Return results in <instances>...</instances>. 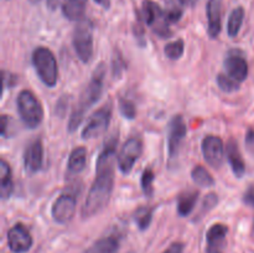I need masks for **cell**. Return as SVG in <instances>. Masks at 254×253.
Returning <instances> with one entry per match:
<instances>
[{
    "label": "cell",
    "instance_id": "obj_38",
    "mask_svg": "<svg viewBox=\"0 0 254 253\" xmlns=\"http://www.w3.org/2000/svg\"><path fill=\"white\" fill-rule=\"evenodd\" d=\"M59 1H60V0H46L47 7H49L50 10H52V11H54V10H56L57 6H59Z\"/></svg>",
    "mask_w": 254,
    "mask_h": 253
},
{
    "label": "cell",
    "instance_id": "obj_3",
    "mask_svg": "<svg viewBox=\"0 0 254 253\" xmlns=\"http://www.w3.org/2000/svg\"><path fill=\"white\" fill-rule=\"evenodd\" d=\"M32 66L42 83L47 87H55L59 81V67L55 55L47 47H37L32 52Z\"/></svg>",
    "mask_w": 254,
    "mask_h": 253
},
{
    "label": "cell",
    "instance_id": "obj_11",
    "mask_svg": "<svg viewBox=\"0 0 254 253\" xmlns=\"http://www.w3.org/2000/svg\"><path fill=\"white\" fill-rule=\"evenodd\" d=\"M7 246L12 253H26L32 247V236L22 223H16L7 231Z\"/></svg>",
    "mask_w": 254,
    "mask_h": 253
},
{
    "label": "cell",
    "instance_id": "obj_18",
    "mask_svg": "<svg viewBox=\"0 0 254 253\" xmlns=\"http://www.w3.org/2000/svg\"><path fill=\"white\" fill-rule=\"evenodd\" d=\"M87 164V149L84 146H77L69 154L67 161V171L69 175H77L82 173Z\"/></svg>",
    "mask_w": 254,
    "mask_h": 253
},
{
    "label": "cell",
    "instance_id": "obj_35",
    "mask_svg": "<svg viewBox=\"0 0 254 253\" xmlns=\"http://www.w3.org/2000/svg\"><path fill=\"white\" fill-rule=\"evenodd\" d=\"M184 245L181 242H174L164 253H183Z\"/></svg>",
    "mask_w": 254,
    "mask_h": 253
},
{
    "label": "cell",
    "instance_id": "obj_13",
    "mask_svg": "<svg viewBox=\"0 0 254 253\" xmlns=\"http://www.w3.org/2000/svg\"><path fill=\"white\" fill-rule=\"evenodd\" d=\"M44 163V145L41 139H34L24 153L25 170L29 174H36L41 170Z\"/></svg>",
    "mask_w": 254,
    "mask_h": 253
},
{
    "label": "cell",
    "instance_id": "obj_4",
    "mask_svg": "<svg viewBox=\"0 0 254 253\" xmlns=\"http://www.w3.org/2000/svg\"><path fill=\"white\" fill-rule=\"evenodd\" d=\"M17 112L22 123L30 129H35L44 121V108L31 91L24 89L16 98Z\"/></svg>",
    "mask_w": 254,
    "mask_h": 253
},
{
    "label": "cell",
    "instance_id": "obj_28",
    "mask_svg": "<svg viewBox=\"0 0 254 253\" xmlns=\"http://www.w3.org/2000/svg\"><path fill=\"white\" fill-rule=\"evenodd\" d=\"M119 112H121L122 116L126 119H134L136 116V107L130 99L127 98H119Z\"/></svg>",
    "mask_w": 254,
    "mask_h": 253
},
{
    "label": "cell",
    "instance_id": "obj_20",
    "mask_svg": "<svg viewBox=\"0 0 254 253\" xmlns=\"http://www.w3.org/2000/svg\"><path fill=\"white\" fill-rule=\"evenodd\" d=\"M87 0H64L62 12L71 21H81L86 11Z\"/></svg>",
    "mask_w": 254,
    "mask_h": 253
},
{
    "label": "cell",
    "instance_id": "obj_15",
    "mask_svg": "<svg viewBox=\"0 0 254 253\" xmlns=\"http://www.w3.org/2000/svg\"><path fill=\"white\" fill-rule=\"evenodd\" d=\"M225 71L226 74L231 77L233 81L241 83L248 76V63L245 57L231 55L225 60Z\"/></svg>",
    "mask_w": 254,
    "mask_h": 253
},
{
    "label": "cell",
    "instance_id": "obj_26",
    "mask_svg": "<svg viewBox=\"0 0 254 253\" xmlns=\"http://www.w3.org/2000/svg\"><path fill=\"white\" fill-rule=\"evenodd\" d=\"M154 179H155V174H154L153 169L146 168L145 170L143 171V174H141V189H143V192L145 193L146 197H151V195H153Z\"/></svg>",
    "mask_w": 254,
    "mask_h": 253
},
{
    "label": "cell",
    "instance_id": "obj_5",
    "mask_svg": "<svg viewBox=\"0 0 254 253\" xmlns=\"http://www.w3.org/2000/svg\"><path fill=\"white\" fill-rule=\"evenodd\" d=\"M74 51L83 63H88L93 56V25L88 19H82L73 31Z\"/></svg>",
    "mask_w": 254,
    "mask_h": 253
},
{
    "label": "cell",
    "instance_id": "obj_1",
    "mask_svg": "<svg viewBox=\"0 0 254 253\" xmlns=\"http://www.w3.org/2000/svg\"><path fill=\"white\" fill-rule=\"evenodd\" d=\"M118 135L114 134L104 144L97 159L96 178L88 191L82 207V217H93L101 212L111 200L114 185V158H116Z\"/></svg>",
    "mask_w": 254,
    "mask_h": 253
},
{
    "label": "cell",
    "instance_id": "obj_21",
    "mask_svg": "<svg viewBox=\"0 0 254 253\" xmlns=\"http://www.w3.org/2000/svg\"><path fill=\"white\" fill-rule=\"evenodd\" d=\"M198 200V192L196 190H186L179 195L178 213L181 217H186L192 212Z\"/></svg>",
    "mask_w": 254,
    "mask_h": 253
},
{
    "label": "cell",
    "instance_id": "obj_6",
    "mask_svg": "<svg viewBox=\"0 0 254 253\" xmlns=\"http://www.w3.org/2000/svg\"><path fill=\"white\" fill-rule=\"evenodd\" d=\"M112 119V104L106 103L102 108L94 112L89 117L88 122L86 123L84 128L82 129V138L93 139L102 135L108 129L109 123Z\"/></svg>",
    "mask_w": 254,
    "mask_h": 253
},
{
    "label": "cell",
    "instance_id": "obj_14",
    "mask_svg": "<svg viewBox=\"0 0 254 253\" xmlns=\"http://www.w3.org/2000/svg\"><path fill=\"white\" fill-rule=\"evenodd\" d=\"M208 22V35L212 39L220 35L221 25H222V0H208L206 5Z\"/></svg>",
    "mask_w": 254,
    "mask_h": 253
},
{
    "label": "cell",
    "instance_id": "obj_19",
    "mask_svg": "<svg viewBox=\"0 0 254 253\" xmlns=\"http://www.w3.org/2000/svg\"><path fill=\"white\" fill-rule=\"evenodd\" d=\"M119 245H121V241H119L118 236L109 235L96 241L86 251V253H116L118 251Z\"/></svg>",
    "mask_w": 254,
    "mask_h": 253
},
{
    "label": "cell",
    "instance_id": "obj_2",
    "mask_svg": "<svg viewBox=\"0 0 254 253\" xmlns=\"http://www.w3.org/2000/svg\"><path fill=\"white\" fill-rule=\"evenodd\" d=\"M106 74V64L99 63L98 66L96 67V69L93 71V73H92L89 83L87 84V87L83 89V92H82L78 103L76 104V107H74L73 111H72L71 117H69L68 121V131L73 133V131H76L77 129H78V126H81V123L83 122L88 109L91 108L93 104H96L97 102H98V99L101 98L102 92H103Z\"/></svg>",
    "mask_w": 254,
    "mask_h": 253
},
{
    "label": "cell",
    "instance_id": "obj_36",
    "mask_svg": "<svg viewBox=\"0 0 254 253\" xmlns=\"http://www.w3.org/2000/svg\"><path fill=\"white\" fill-rule=\"evenodd\" d=\"M15 82H16V77L12 76V74H10V73H7V72H4V88L14 86Z\"/></svg>",
    "mask_w": 254,
    "mask_h": 253
},
{
    "label": "cell",
    "instance_id": "obj_40",
    "mask_svg": "<svg viewBox=\"0 0 254 253\" xmlns=\"http://www.w3.org/2000/svg\"><path fill=\"white\" fill-rule=\"evenodd\" d=\"M195 1L196 0H181V2L185 5H193L195 4Z\"/></svg>",
    "mask_w": 254,
    "mask_h": 253
},
{
    "label": "cell",
    "instance_id": "obj_9",
    "mask_svg": "<svg viewBox=\"0 0 254 253\" xmlns=\"http://www.w3.org/2000/svg\"><path fill=\"white\" fill-rule=\"evenodd\" d=\"M188 133V126L181 116H175L169 123L168 153L170 159H175L180 153L181 145Z\"/></svg>",
    "mask_w": 254,
    "mask_h": 253
},
{
    "label": "cell",
    "instance_id": "obj_23",
    "mask_svg": "<svg viewBox=\"0 0 254 253\" xmlns=\"http://www.w3.org/2000/svg\"><path fill=\"white\" fill-rule=\"evenodd\" d=\"M243 19H245V9L242 6L236 7L232 10L227 22V34L230 37H236L241 31Z\"/></svg>",
    "mask_w": 254,
    "mask_h": 253
},
{
    "label": "cell",
    "instance_id": "obj_30",
    "mask_svg": "<svg viewBox=\"0 0 254 253\" xmlns=\"http://www.w3.org/2000/svg\"><path fill=\"white\" fill-rule=\"evenodd\" d=\"M218 202V197L216 193H208L206 195L205 200H203L202 203V212H207V211H211Z\"/></svg>",
    "mask_w": 254,
    "mask_h": 253
},
{
    "label": "cell",
    "instance_id": "obj_12",
    "mask_svg": "<svg viewBox=\"0 0 254 253\" xmlns=\"http://www.w3.org/2000/svg\"><path fill=\"white\" fill-rule=\"evenodd\" d=\"M76 196L71 195V193H64V195L59 196L52 205V218L61 225L68 223L76 213Z\"/></svg>",
    "mask_w": 254,
    "mask_h": 253
},
{
    "label": "cell",
    "instance_id": "obj_25",
    "mask_svg": "<svg viewBox=\"0 0 254 253\" xmlns=\"http://www.w3.org/2000/svg\"><path fill=\"white\" fill-rule=\"evenodd\" d=\"M151 220H153V210L148 206L139 207L134 212V221L140 231H145L150 226Z\"/></svg>",
    "mask_w": 254,
    "mask_h": 253
},
{
    "label": "cell",
    "instance_id": "obj_7",
    "mask_svg": "<svg viewBox=\"0 0 254 253\" xmlns=\"http://www.w3.org/2000/svg\"><path fill=\"white\" fill-rule=\"evenodd\" d=\"M143 151V143L139 136H131L122 146L118 155V168L123 174H129L140 158Z\"/></svg>",
    "mask_w": 254,
    "mask_h": 253
},
{
    "label": "cell",
    "instance_id": "obj_22",
    "mask_svg": "<svg viewBox=\"0 0 254 253\" xmlns=\"http://www.w3.org/2000/svg\"><path fill=\"white\" fill-rule=\"evenodd\" d=\"M12 191H14V183H12L11 169L9 164L2 159L0 163V195L5 200L11 196Z\"/></svg>",
    "mask_w": 254,
    "mask_h": 253
},
{
    "label": "cell",
    "instance_id": "obj_10",
    "mask_svg": "<svg viewBox=\"0 0 254 253\" xmlns=\"http://www.w3.org/2000/svg\"><path fill=\"white\" fill-rule=\"evenodd\" d=\"M202 154L208 165L220 169L225 159V145L222 139L217 135H206L202 140Z\"/></svg>",
    "mask_w": 254,
    "mask_h": 253
},
{
    "label": "cell",
    "instance_id": "obj_29",
    "mask_svg": "<svg viewBox=\"0 0 254 253\" xmlns=\"http://www.w3.org/2000/svg\"><path fill=\"white\" fill-rule=\"evenodd\" d=\"M217 84L222 91L225 92H235L240 88V83L233 81L231 77H228L226 73H221L217 76Z\"/></svg>",
    "mask_w": 254,
    "mask_h": 253
},
{
    "label": "cell",
    "instance_id": "obj_41",
    "mask_svg": "<svg viewBox=\"0 0 254 253\" xmlns=\"http://www.w3.org/2000/svg\"><path fill=\"white\" fill-rule=\"evenodd\" d=\"M30 1H31L32 4H37V2H40V1H41V0H30Z\"/></svg>",
    "mask_w": 254,
    "mask_h": 253
},
{
    "label": "cell",
    "instance_id": "obj_31",
    "mask_svg": "<svg viewBox=\"0 0 254 253\" xmlns=\"http://www.w3.org/2000/svg\"><path fill=\"white\" fill-rule=\"evenodd\" d=\"M181 15H183V11L178 7L175 9H170L165 12V19L168 21V24H174V22H178L179 20L181 19Z\"/></svg>",
    "mask_w": 254,
    "mask_h": 253
},
{
    "label": "cell",
    "instance_id": "obj_37",
    "mask_svg": "<svg viewBox=\"0 0 254 253\" xmlns=\"http://www.w3.org/2000/svg\"><path fill=\"white\" fill-rule=\"evenodd\" d=\"M7 122H9V119H7V116H2L1 117V134L2 136H6V128H7Z\"/></svg>",
    "mask_w": 254,
    "mask_h": 253
},
{
    "label": "cell",
    "instance_id": "obj_33",
    "mask_svg": "<svg viewBox=\"0 0 254 253\" xmlns=\"http://www.w3.org/2000/svg\"><path fill=\"white\" fill-rule=\"evenodd\" d=\"M246 148L248 153L254 156V129H250L246 134Z\"/></svg>",
    "mask_w": 254,
    "mask_h": 253
},
{
    "label": "cell",
    "instance_id": "obj_27",
    "mask_svg": "<svg viewBox=\"0 0 254 253\" xmlns=\"http://www.w3.org/2000/svg\"><path fill=\"white\" fill-rule=\"evenodd\" d=\"M184 49H185V44L181 39L176 40V41L170 42L165 46L164 52H165V56L170 60H179L184 54Z\"/></svg>",
    "mask_w": 254,
    "mask_h": 253
},
{
    "label": "cell",
    "instance_id": "obj_8",
    "mask_svg": "<svg viewBox=\"0 0 254 253\" xmlns=\"http://www.w3.org/2000/svg\"><path fill=\"white\" fill-rule=\"evenodd\" d=\"M143 17L146 25L153 27V30L159 36L166 37L170 35V30H169L170 25L166 21L165 12L160 9L156 2L151 0H145L143 2Z\"/></svg>",
    "mask_w": 254,
    "mask_h": 253
},
{
    "label": "cell",
    "instance_id": "obj_16",
    "mask_svg": "<svg viewBox=\"0 0 254 253\" xmlns=\"http://www.w3.org/2000/svg\"><path fill=\"white\" fill-rule=\"evenodd\" d=\"M228 233V227L223 223H215L206 233L207 241V253H221Z\"/></svg>",
    "mask_w": 254,
    "mask_h": 253
},
{
    "label": "cell",
    "instance_id": "obj_39",
    "mask_svg": "<svg viewBox=\"0 0 254 253\" xmlns=\"http://www.w3.org/2000/svg\"><path fill=\"white\" fill-rule=\"evenodd\" d=\"M94 1H96L97 4L102 5L104 9H108L109 5H111V1H109V0H94Z\"/></svg>",
    "mask_w": 254,
    "mask_h": 253
},
{
    "label": "cell",
    "instance_id": "obj_32",
    "mask_svg": "<svg viewBox=\"0 0 254 253\" xmlns=\"http://www.w3.org/2000/svg\"><path fill=\"white\" fill-rule=\"evenodd\" d=\"M126 68V63L123 62V59H122V56L119 55V56H116L113 59V74L116 77L121 76L122 73V69Z\"/></svg>",
    "mask_w": 254,
    "mask_h": 253
},
{
    "label": "cell",
    "instance_id": "obj_17",
    "mask_svg": "<svg viewBox=\"0 0 254 253\" xmlns=\"http://www.w3.org/2000/svg\"><path fill=\"white\" fill-rule=\"evenodd\" d=\"M227 159L235 175L237 178H242L246 173V164L238 148V144L233 139H231L227 144Z\"/></svg>",
    "mask_w": 254,
    "mask_h": 253
},
{
    "label": "cell",
    "instance_id": "obj_24",
    "mask_svg": "<svg viewBox=\"0 0 254 253\" xmlns=\"http://www.w3.org/2000/svg\"><path fill=\"white\" fill-rule=\"evenodd\" d=\"M191 178H192L193 183L196 185L201 186V188H210V186H213V184H215L213 176L208 173L207 169L201 165L193 168L192 173H191Z\"/></svg>",
    "mask_w": 254,
    "mask_h": 253
},
{
    "label": "cell",
    "instance_id": "obj_34",
    "mask_svg": "<svg viewBox=\"0 0 254 253\" xmlns=\"http://www.w3.org/2000/svg\"><path fill=\"white\" fill-rule=\"evenodd\" d=\"M243 202L248 206L254 207V185L250 186L243 195Z\"/></svg>",
    "mask_w": 254,
    "mask_h": 253
}]
</instances>
